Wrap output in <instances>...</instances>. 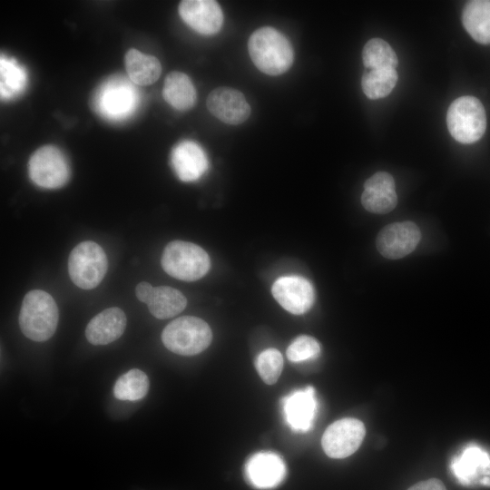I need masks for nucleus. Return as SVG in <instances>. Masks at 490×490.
Returning <instances> with one entry per match:
<instances>
[{"instance_id":"obj_1","label":"nucleus","mask_w":490,"mask_h":490,"mask_svg":"<svg viewBox=\"0 0 490 490\" xmlns=\"http://www.w3.org/2000/svg\"><path fill=\"white\" fill-rule=\"evenodd\" d=\"M248 50L255 66L269 75L282 74L293 64L294 54L290 43L270 26L260 27L251 34Z\"/></svg>"},{"instance_id":"obj_2","label":"nucleus","mask_w":490,"mask_h":490,"mask_svg":"<svg viewBox=\"0 0 490 490\" xmlns=\"http://www.w3.org/2000/svg\"><path fill=\"white\" fill-rule=\"evenodd\" d=\"M58 319L57 305L49 293L34 289L25 294L18 322L26 338L38 342L48 340L56 330Z\"/></svg>"},{"instance_id":"obj_3","label":"nucleus","mask_w":490,"mask_h":490,"mask_svg":"<svg viewBox=\"0 0 490 490\" xmlns=\"http://www.w3.org/2000/svg\"><path fill=\"white\" fill-rule=\"evenodd\" d=\"M212 332L201 318L184 316L169 323L162 333L166 348L181 356H193L205 350L211 344Z\"/></svg>"},{"instance_id":"obj_4","label":"nucleus","mask_w":490,"mask_h":490,"mask_svg":"<svg viewBox=\"0 0 490 490\" xmlns=\"http://www.w3.org/2000/svg\"><path fill=\"white\" fill-rule=\"evenodd\" d=\"M162 267L170 276L185 281L202 278L210 270L211 260L200 246L183 240H173L164 248Z\"/></svg>"},{"instance_id":"obj_5","label":"nucleus","mask_w":490,"mask_h":490,"mask_svg":"<svg viewBox=\"0 0 490 490\" xmlns=\"http://www.w3.org/2000/svg\"><path fill=\"white\" fill-rule=\"evenodd\" d=\"M447 129L458 142L469 144L481 139L486 129L485 110L474 96H461L449 105Z\"/></svg>"},{"instance_id":"obj_6","label":"nucleus","mask_w":490,"mask_h":490,"mask_svg":"<svg viewBox=\"0 0 490 490\" xmlns=\"http://www.w3.org/2000/svg\"><path fill=\"white\" fill-rule=\"evenodd\" d=\"M108 267L103 249L94 241L86 240L76 245L68 259V272L78 288L92 289L104 278Z\"/></svg>"},{"instance_id":"obj_7","label":"nucleus","mask_w":490,"mask_h":490,"mask_svg":"<svg viewBox=\"0 0 490 490\" xmlns=\"http://www.w3.org/2000/svg\"><path fill=\"white\" fill-rule=\"evenodd\" d=\"M139 103L137 89L130 81L113 77L102 84L93 97L96 111L104 118L120 121L133 113Z\"/></svg>"},{"instance_id":"obj_8","label":"nucleus","mask_w":490,"mask_h":490,"mask_svg":"<svg viewBox=\"0 0 490 490\" xmlns=\"http://www.w3.org/2000/svg\"><path fill=\"white\" fill-rule=\"evenodd\" d=\"M31 180L44 189L63 187L70 178V167L64 154L54 145L37 149L28 162Z\"/></svg>"},{"instance_id":"obj_9","label":"nucleus","mask_w":490,"mask_h":490,"mask_svg":"<svg viewBox=\"0 0 490 490\" xmlns=\"http://www.w3.org/2000/svg\"><path fill=\"white\" fill-rule=\"evenodd\" d=\"M366 428L362 421L346 417L335 421L325 430L321 445L331 458H345L355 453L362 444Z\"/></svg>"},{"instance_id":"obj_10","label":"nucleus","mask_w":490,"mask_h":490,"mask_svg":"<svg viewBox=\"0 0 490 490\" xmlns=\"http://www.w3.org/2000/svg\"><path fill=\"white\" fill-rule=\"evenodd\" d=\"M421 240L417 225L410 220L384 227L377 234L376 247L385 258L397 260L410 254Z\"/></svg>"},{"instance_id":"obj_11","label":"nucleus","mask_w":490,"mask_h":490,"mask_svg":"<svg viewBox=\"0 0 490 490\" xmlns=\"http://www.w3.org/2000/svg\"><path fill=\"white\" fill-rule=\"evenodd\" d=\"M281 411L286 424L296 433L309 431L318 412V400L313 387L292 391L281 399Z\"/></svg>"},{"instance_id":"obj_12","label":"nucleus","mask_w":490,"mask_h":490,"mask_svg":"<svg viewBox=\"0 0 490 490\" xmlns=\"http://www.w3.org/2000/svg\"><path fill=\"white\" fill-rule=\"evenodd\" d=\"M135 295L148 306L151 314L160 319L178 315L187 305V299L180 290L168 286L152 287L147 281L137 284Z\"/></svg>"},{"instance_id":"obj_13","label":"nucleus","mask_w":490,"mask_h":490,"mask_svg":"<svg viewBox=\"0 0 490 490\" xmlns=\"http://www.w3.org/2000/svg\"><path fill=\"white\" fill-rule=\"evenodd\" d=\"M272 295L287 311L301 315L313 305L315 292L311 283L300 276H283L275 280Z\"/></svg>"},{"instance_id":"obj_14","label":"nucleus","mask_w":490,"mask_h":490,"mask_svg":"<svg viewBox=\"0 0 490 490\" xmlns=\"http://www.w3.org/2000/svg\"><path fill=\"white\" fill-rule=\"evenodd\" d=\"M287 468L283 459L269 451L252 455L244 466L247 482L258 489H271L286 477Z\"/></svg>"},{"instance_id":"obj_15","label":"nucleus","mask_w":490,"mask_h":490,"mask_svg":"<svg viewBox=\"0 0 490 490\" xmlns=\"http://www.w3.org/2000/svg\"><path fill=\"white\" fill-rule=\"evenodd\" d=\"M181 19L195 32L211 35L217 34L223 24L220 5L212 0H184L179 5Z\"/></svg>"},{"instance_id":"obj_16","label":"nucleus","mask_w":490,"mask_h":490,"mask_svg":"<svg viewBox=\"0 0 490 490\" xmlns=\"http://www.w3.org/2000/svg\"><path fill=\"white\" fill-rule=\"evenodd\" d=\"M207 108L220 121L237 125L250 115V106L244 95L230 87H218L207 98Z\"/></svg>"},{"instance_id":"obj_17","label":"nucleus","mask_w":490,"mask_h":490,"mask_svg":"<svg viewBox=\"0 0 490 490\" xmlns=\"http://www.w3.org/2000/svg\"><path fill=\"white\" fill-rule=\"evenodd\" d=\"M450 470L463 485L481 484L490 476V455L481 446L469 444L451 460Z\"/></svg>"},{"instance_id":"obj_18","label":"nucleus","mask_w":490,"mask_h":490,"mask_svg":"<svg viewBox=\"0 0 490 490\" xmlns=\"http://www.w3.org/2000/svg\"><path fill=\"white\" fill-rule=\"evenodd\" d=\"M171 165L181 181L190 182L199 180L207 171L208 159L197 142L182 141L171 152Z\"/></svg>"},{"instance_id":"obj_19","label":"nucleus","mask_w":490,"mask_h":490,"mask_svg":"<svg viewBox=\"0 0 490 490\" xmlns=\"http://www.w3.org/2000/svg\"><path fill=\"white\" fill-rule=\"evenodd\" d=\"M126 323V316L121 309L109 308L89 321L85 328V337L93 345H107L122 335Z\"/></svg>"},{"instance_id":"obj_20","label":"nucleus","mask_w":490,"mask_h":490,"mask_svg":"<svg viewBox=\"0 0 490 490\" xmlns=\"http://www.w3.org/2000/svg\"><path fill=\"white\" fill-rule=\"evenodd\" d=\"M462 23L475 42L490 44V0L468 1L462 12Z\"/></svg>"},{"instance_id":"obj_21","label":"nucleus","mask_w":490,"mask_h":490,"mask_svg":"<svg viewBox=\"0 0 490 490\" xmlns=\"http://www.w3.org/2000/svg\"><path fill=\"white\" fill-rule=\"evenodd\" d=\"M162 96L173 108L186 111L191 109L196 102V90L187 74L173 71L165 78Z\"/></svg>"},{"instance_id":"obj_22","label":"nucleus","mask_w":490,"mask_h":490,"mask_svg":"<svg viewBox=\"0 0 490 490\" xmlns=\"http://www.w3.org/2000/svg\"><path fill=\"white\" fill-rule=\"evenodd\" d=\"M125 67L131 82L138 85L153 83L162 73L161 63L156 57L133 48L125 54Z\"/></svg>"},{"instance_id":"obj_23","label":"nucleus","mask_w":490,"mask_h":490,"mask_svg":"<svg viewBox=\"0 0 490 490\" xmlns=\"http://www.w3.org/2000/svg\"><path fill=\"white\" fill-rule=\"evenodd\" d=\"M397 80L396 69H367L361 77L362 91L369 99L384 98L392 92Z\"/></svg>"},{"instance_id":"obj_24","label":"nucleus","mask_w":490,"mask_h":490,"mask_svg":"<svg viewBox=\"0 0 490 490\" xmlns=\"http://www.w3.org/2000/svg\"><path fill=\"white\" fill-rule=\"evenodd\" d=\"M150 382L147 375L137 368H132L116 380L113 395L120 400L137 401L148 393Z\"/></svg>"},{"instance_id":"obj_25","label":"nucleus","mask_w":490,"mask_h":490,"mask_svg":"<svg viewBox=\"0 0 490 490\" xmlns=\"http://www.w3.org/2000/svg\"><path fill=\"white\" fill-rule=\"evenodd\" d=\"M364 66L368 69H396L397 56L393 48L383 39L372 38L362 51Z\"/></svg>"},{"instance_id":"obj_26","label":"nucleus","mask_w":490,"mask_h":490,"mask_svg":"<svg viewBox=\"0 0 490 490\" xmlns=\"http://www.w3.org/2000/svg\"><path fill=\"white\" fill-rule=\"evenodd\" d=\"M26 78L25 70L16 61L1 55L0 93L3 99H10L22 93Z\"/></svg>"},{"instance_id":"obj_27","label":"nucleus","mask_w":490,"mask_h":490,"mask_svg":"<svg viewBox=\"0 0 490 490\" xmlns=\"http://www.w3.org/2000/svg\"><path fill=\"white\" fill-rule=\"evenodd\" d=\"M361 203L369 212L386 214L397 206V195L392 189H364Z\"/></svg>"},{"instance_id":"obj_28","label":"nucleus","mask_w":490,"mask_h":490,"mask_svg":"<svg viewBox=\"0 0 490 490\" xmlns=\"http://www.w3.org/2000/svg\"><path fill=\"white\" fill-rule=\"evenodd\" d=\"M254 364L261 379L266 384L272 385L282 372L283 358L278 349L270 348L257 356Z\"/></svg>"},{"instance_id":"obj_29","label":"nucleus","mask_w":490,"mask_h":490,"mask_svg":"<svg viewBox=\"0 0 490 490\" xmlns=\"http://www.w3.org/2000/svg\"><path fill=\"white\" fill-rule=\"evenodd\" d=\"M320 353L318 340L310 336L301 335L296 338L288 347L286 354L291 362H302L314 359Z\"/></svg>"},{"instance_id":"obj_30","label":"nucleus","mask_w":490,"mask_h":490,"mask_svg":"<svg viewBox=\"0 0 490 490\" xmlns=\"http://www.w3.org/2000/svg\"><path fill=\"white\" fill-rule=\"evenodd\" d=\"M364 189H393L396 190L394 178L386 172H378L369 177L364 183Z\"/></svg>"},{"instance_id":"obj_31","label":"nucleus","mask_w":490,"mask_h":490,"mask_svg":"<svg viewBox=\"0 0 490 490\" xmlns=\"http://www.w3.org/2000/svg\"><path fill=\"white\" fill-rule=\"evenodd\" d=\"M407 490H446L444 484L436 479L424 480L410 486Z\"/></svg>"}]
</instances>
